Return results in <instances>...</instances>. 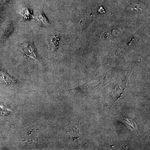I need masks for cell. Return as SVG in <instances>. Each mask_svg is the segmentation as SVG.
Here are the masks:
<instances>
[{"label":"cell","mask_w":150,"mask_h":150,"mask_svg":"<svg viewBox=\"0 0 150 150\" xmlns=\"http://www.w3.org/2000/svg\"><path fill=\"white\" fill-rule=\"evenodd\" d=\"M35 19L38 23L41 25H48L50 24L49 21L43 12H40L38 14V15L35 17Z\"/></svg>","instance_id":"obj_2"},{"label":"cell","mask_w":150,"mask_h":150,"mask_svg":"<svg viewBox=\"0 0 150 150\" xmlns=\"http://www.w3.org/2000/svg\"><path fill=\"white\" fill-rule=\"evenodd\" d=\"M59 39L55 35H52L50 43V48L53 52H55L59 45Z\"/></svg>","instance_id":"obj_3"},{"label":"cell","mask_w":150,"mask_h":150,"mask_svg":"<svg viewBox=\"0 0 150 150\" xmlns=\"http://www.w3.org/2000/svg\"><path fill=\"white\" fill-rule=\"evenodd\" d=\"M0 112L5 115H8L11 112V110L7 106L4 105H0Z\"/></svg>","instance_id":"obj_5"},{"label":"cell","mask_w":150,"mask_h":150,"mask_svg":"<svg viewBox=\"0 0 150 150\" xmlns=\"http://www.w3.org/2000/svg\"><path fill=\"white\" fill-rule=\"evenodd\" d=\"M22 49L25 56L33 59H38V56L37 51L33 44L30 43H26L22 44Z\"/></svg>","instance_id":"obj_1"},{"label":"cell","mask_w":150,"mask_h":150,"mask_svg":"<svg viewBox=\"0 0 150 150\" xmlns=\"http://www.w3.org/2000/svg\"><path fill=\"white\" fill-rule=\"evenodd\" d=\"M0 76L5 81L8 83L16 84L17 83V81L14 78L12 77L11 76H9L5 73L0 72Z\"/></svg>","instance_id":"obj_4"}]
</instances>
